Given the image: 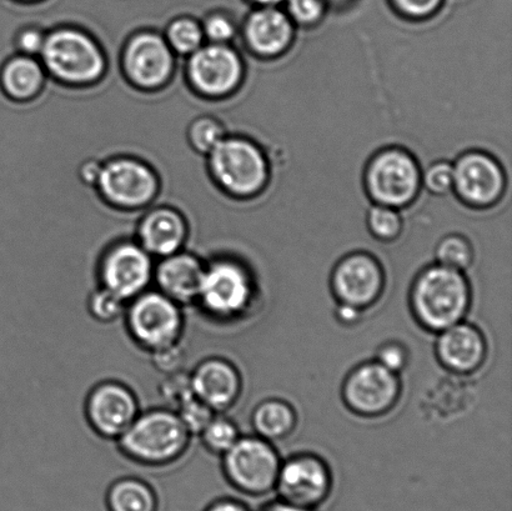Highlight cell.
Returning a JSON list of instances; mask_svg holds the SVG:
<instances>
[{
  "label": "cell",
  "instance_id": "1",
  "mask_svg": "<svg viewBox=\"0 0 512 511\" xmlns=\"http://www.w3.org/2000/svg\"><path fill=\"white\" fill-rule=\"evenodd\" d=\"M192 438L178 414L162 407L140 412L117 443L120 453L133 463L164 468L187 454Z\"/></svg>",
  "mask_w": 512,
  "mask_h": 511
},
{
  "label": "cell",
  "instance_id": "2",
  "mask_svg": "<svg viewBox=\"0 0 512 511\" xmlns=\"http://www.w3.org/2000/svg\"><path fill=\"white\" fill-rule=\"evenodd\" d=\"M410 302L416 320L429 332L440 333L465 319L470 284L463 272L436 264L415 279Z\"/></svg>",
  "mask_w": 512,
  "mask_h": 511
},
{
  "label": "cell",
  "instance_id": "3",
  "mask_svg": "<svg viewBox=\"0 0 512 511\" xmlns=\"http://www.w3.org/2000/svg\"><path fill=\"white\" fill-rule=\"evenodd\" d=\"M39 55L45 72L65 84L98 82L107 69L102 48L89 34L77 28L63 27L47 34Z\"/></svg>",
  "mask_w": 512,
  "mask_h": 511
},
{
  "label": "cell",
  "instance_id": "4",
  "mask_svg": "<svg viewBox=\"0 0 512 511\" xmlns=\"http://www.w3.org/2000/svg\"><path fill=\"white\" fill-rule=\"evenodd\" d=\"M124 320L130 339L149 354L183 342V307L155 288L130 300Z\"/></svg>",
  "mask_w": 512,
  "mask_h": 511
},
{
  "label": "cell",
  "instance_id": "5",
  "mask_svg": "<svg viewBox=\"0 0 512 511\" xmlns=\"http://www.w3.org/2000/svg\"><path fill=\"white\" fill-rule=\"evenodd\" d=\"M208 157L213 179L234 197H253L268 183V159L252 140L225 137Z\"/></svg>",
  "mask_w": 512,
  "mask_h": 511
},
{
  "label": "cell",
  "instance_id": "6",
  "mask_svg": "<svg viewBox=\"0 0 512 511\" xmlns=\"http://www.w3.org/2000/svg\"><path fill=\"white\" fill-rule=\"evenodd\" d=\"M252 275L242 263L230 258L205 263L197 304L209 317L229 320L240 317L253 300Z\"/></svg>",
  "mask_w": 512,
  "mask_h": 511
},
{
  "label": "cell",
  "instance_id": "7",
  "mask_svg": "<svg viewBox=\"0 0 512 511\" xmlns=\"http://www.w3.org/2000/svg\"><path fill=\"white\" fill-rule=\"evenodd\" d=\"M222 459L224 477L238 492L261 497L275 489L281 462L268 440L240 437Z\"/></svg>",
  "mask_w": 512,
  "mask_h": 511
},
{
  "label": "cell",
  "instance_id": "8",
  "mask_svg": "<svg viewBox=\"0 0 512 511\" xmlns=\"http://www.w3.org/2000/svg\"><path fill=\"white\" fill-rule=\"evenodd\" d=\"M365 184L376 204L399 209L418 195L421 172L413 155L403 149H385L369 163Z\"/></svg>",
  "mask_w": 512,
  "mask_h": 511
},
{
  "label": "cell",
  "instance_id": "9",
  "mask_svg": "<svg viewBox=\"0 0 512 511\" xmlns=\"http://www.w3.org/2000/svg\"><path fill=\"white\" fill-rule=\"evenodd\" d=\"M154 260L137 240H120L110 245L99 260V287L129 303L152 287Z\"/></svg>",
  "mask_w": 512,
  "mask_h": 511
},
{
  "label": "cell",
  "instance_id": "10",
  "mask_svg": "<svg viewBox=\"0 0 512 511\" xmlns=\"http://www.w3.org/2000/svg\"><path fill=\"white\" fill-rule=\"evenodd\" d=\"M95 187L114 207L139 209L157 197L159 180L142 160L120 157L100 164Z\"/></svg>",
  "mask_w": 512,
  "mask_h": 511
},
{
  "label": "cell",
  "instance_id": "11",
  "mask_svg": "<svg viewBox=\"0 0 512 511\" xmlns=\"http://www.w3.org/2000/svg\"><path fill=\"white\" fill-rule=\"evenodd\" d=\"M274 490L281 502L314 511L330 497L333 475L324 460L315 455H295L281 463Z\"/></svg>",
  "mask_w": 512,
  "mask_h": 511
},
{
  "label": "cell",
  "instance_id": "12",
  "mask_svg": "<svg viewBox=\"0 0 512 511\" xmlns=\"http://www.w3.org/2000/svg\"><path fill=\"white\" fill-rule=\"evenodd\" d=\"M187 77L204 97L222 98L242 84L243 60L229 44H203L189 55Z\"/></svg>",
  "mask_w": 512,
  "mask_h": 511
},
{
  "label": "cell",
  "instance_id": "13",
  "mask_svg": "<svg viewBox=\"0 0 512 511\" xmlns=\"http://www.w3.org/2000/svg\"><path fill=\"white\" fill-rule=\"evenodd\" d=\"M140 413L137 395L117 380H105L90 390L85 400V418L90 429L105 440H117Z\"/></svg>",
  "mask_w": 512,
  "mask_h": 511
},
{
  "label": "cell",
  "instance_id": "14",
  "mask_svg": "<svg viewBox=\"0 0 512 511\" xmlns=\"http://www.w3.org/2000/svg\"><path fill=\"white\" fill-rule=\"evenodd\" d=\"M398 374L378 362L359 365L346 378L343 398L351 412L363 417H379L394 408L400 397Z\"/></svg>",
  "mask_w": 512,
  "mask_h": 511
},
{
  "label": "cell",
  "instance_id": "15",
  "mask_svg": "<svg viewBox=\"0 0 512 511\" xmlns=\"http://www.w3.org/2000/svg\"><path fill=\"white\" fill-rule=\"evenodd\" d=\"M174 52L167 40L155 32H140L125 44L123 69L135 87L143 90L162 88L172 78Z\"/></svg>",
  "mask_w": 512,
  "mask_h": 511
},
{
  "label": "cell",
  "instance_id": "16",
  "mask_svg": "<svg viewBox=\"0 0 512 511\" xmlns=\"http://www.w3.org/2000/svg\"><path fill=\"white\" fill-rule=\"evenodd\" d=\"M331 289L340 304L361 310L371 307L384 289V273L378 260L369 254L355 253L336 265Z\"/></svg>",
  "mask_w": 512,
  "mask_h": 511
},
{
  "label": "cell",
  "instance_id": "17",
  "mask_svg": "<svg viewBox=\"0 0 512 511\" xmlns=\"http://www.w3.org/2000/svg\"><path fill=\"white\" fill-rule=\"evenodd\" d=\"M453 169V190L465 203L474 207H489L498 202L504 193V170L488 154H464L453 164Z\"/></svg>",
  "mask_w": 512,
  "mask_h": 511
},
{
  "label": "cell",
  "instance_id": "18",
  "mask_svg": "<svg viewBox=\"0 0 512 511\" xmlns=\"http://www.w3.org/2000/svg\"><path fill=\"white\" fill-rule=\"evenodd\" d=\"M189 375L195 398L217 414L232 408L242 394V375L227 359H204L195 365Z\"/></svg>",
  "mask_w": 512,
  "mask_h": 511
},
{
  "label": "cell",
  "instance_id": "19",
  "mask_svg": "<svg viewBox=\"0 0 512 511\" xmlns=\"http://www.w3.org/2000/svg\"><path fill=\"white\" fill-rule=\"evenodd\" d=\"M204 269L205 263L197 255L180 250L155 263L153 284L180 307H190L197 304Z\"/></svg>",
  "mask_w": 512,
  "mask_h": 511
},
{
  "label": "cell",
  "instance_id": "20",
  "mask_svg": "<svg viewBox=\"0 0 512 511\" xmlns=\"http://www.w3.org/2000/svg\"><path fill=\"white\" fill-rule=\"evenodd\" d=\"M245 43L259 57L283 54L293 43L294 23L279 7H258L245 20Z\"/></svg>",
  "mask_w": 512,
  "mask_h": 511
},
{
  "label": "cell",
  "instance_id": "21",
  "mask_svg": "<svg viewBox=\"0 0 512 511\" xmlns=\"http://www.w3.org/2000/svg\"><path fill=\"white\" fill-rule=\"evenodd\" d=\"M436 357L450 372L470 374L484 364L486 342L473 325L458 323L440 332L436 342Z\"/></svg>",
  "mask_w": 512,
  "mask_h": 511
},
{
  "label": "cell",
  "instance_id": "22",
  "mask_svg": "<svg viewBox=\"0 0 512 511\" xmlns=\"http://www.w3.org/2000/svg\"><path fill=\"white\" fill-rule=\"evenodd\" d=\"M137 237V242L154 259H162L183 250L188 238V224L178 210L155 208L140 220Z\"/></svg>",
  "mask_w": 512,
  "mask_h": 511
},
{
  "label": "cell",
  "instance_id": "23",
  "mask_svg": "<svg viewBox=\"0 0 512 511\" xmlns=\"http://www.w3.org/2000/svg\"><path fill=\"white\" fill-rule=\"evenodd\" d=\"M45 82V69L35 57L19 54L9 59L0 72V85L10 99L30 100L40 93Z\"/></svg>",
  "mask_w": 512,
  "mask_h": 511
},
{
  "label": "cell",
  "instance_id": "24",
  "mask_svg": "<svg viewBox=\"0 0 512 511\" xmlns=\"http://www.w3.org/2000/svg\"><path fill=\"white\" fill-rule=\"evenodd\" d=\"M252 422L259 438L276 442L293 433L296 414L291 405L283 400H265L254 410Z\"/></svg>",
  "mask_w": 512,
  "mask_h": 511
},
{
  "label": "cell",
  "instance_id": "25",
  "mask_svg": "<svg viewBox=\"0 0 512 511\" xmlns=\"http://www.w3.org/2000/svg\"><path fill=\"white\" fill-rule=\"evenodd\" d=\"M107 507L109 511H157V494L144 480L119 479L110 485Z\"/></svg>",
  "mask_w": 512,
  "mask_h": 511
},
{
  "label": "cell",
  "instance_id": "26",
  "mask_svg": "<svg viewBox=\"0 0 512 511\" xmlns=\"http://www.w3.org/2000/svg\"><path fill=\"white\" fill-rule=\"evenodd\" d=\"M165 40L174 53L193 54L204 44L202 22L192 17H179L169 23Z\"/></svg>",
  "mask_w": 512,
  "mask_h": 511
},
{
  "label": "cell",
  "instance_id": "27",
  "mask_svg": "<svg viewBox=\"0 0 512 511\" xmlns=\"http://www.w3.org/2000/svg\"><path fill=\"white\" fill-rule=\"evenodd\" d=\"M199 438L209 453L223 457L238 442L240 434L233 420L217 414L200 433Z\"/></svg>",
  "mask_w": 512,
  "mask_h": 511
},
{
  "label": "cell",
  "instance_id": "28",
  "mask_svg": "<svg viewBox=\"0 0 512 511\" xmlns=\"http://www.w3.org/2000/svg\"><path fill=\"white\" fill-rule=\"evenodd\" d=\"M436 259L443 267L465 272L474 260L473 245L461 235H449L436 247Z\"/></svg>",
  "mask_w": 512,
  "mask_h": 511
},
{
  "label": "cell",
  "instance_id": "29",
  "mask_svg": "<svg viewBox=\"0 0 512 511\" xmlns=\"http://www.w3.org/2000/svg\"><path fill=\"white\" fill-rule=\"evenodd\" d=\"M127 304L109 290L98 287L88 298V312L95 322L113 324L124 318Z\"/></svg>",
  "mask_w": 512,
  "mask_h": 511
},
{
  "label": "cell",
  "instance_id": "30",
  "mask_svg": "<svg viewBox=\"0 0 512 511\" xmlns=\"http://www.w3.org/2000/svg\"><path fill=\"white\" fill-rule=\"evenodd\" d=\"M225 138L222 123L212 117L193 120L188 130L192 148L202 154H209Z\"/></svg>",
  "mask_w": 512,
  "mask_h": 511
},
{
  "label": "cell",
  "instance_id": "31",
  "mask_svg": "<svg viewBox=\"0 0 512 511\" xmlns=\"http://www.w3.org/2000/svg\"><path fill=\"white\" fill-rule=\"evenodd\" d=\"M368 227L376 239L391 242L401 234L403 219L398 209L376 204L369 210Z\"/></svg>",
  "mask_w": 512,
  "mask_h": 511
},
{
  "label": "cell",
  "instance_id": "32",
  "mask_svg": "<svg viewBox=\"0 0 512 511\" xmlns=\"http://www.w3.org/2000/svg\"><path fill=\"white\" fill-rule=\"evenodd\" d=\"M159 394L165 403L164 407L172 409L174 412H177L189 399L195 397L187 370L164 375L163 382L160 383Z\"/></svg>",
  "mask_w": 512,
  "mask_h": 511
},
{
  "label": "cell",
  "instance_id": "33",
  "mask_svg": "<svg viewBox=\"0 0 512 511\" xmlns=\"http://www.w3.org/2000/svg\"><path fill=\"white\" fill-rule=\"evenodd\" d=\"M178 417L182 420L184 427L192 437H199L205 427L212 422L217 415L207 404L200 402L198 398L193 397L187 403L183 404L177 412Z\"/></svg>",
  "mask_w": 512,
  "mask_h": 511
},
{
  "label": "cell",
  "instance_id": "34",
  "mask_svg": "<svg viewBox=\"0 0 512 511\" xmlns=\"http://www.w3.org/2000/svg\"><path fill=\"white\" fill-rule=\"evenodd\" d=\"M285 5L294 24L310 27L324 18L329 4L326 0H285Z\"/></svg>",
  "mask_w": 512,
  "mask_h": 511
},
{
  "label": "cell",
  "instance_id": "35",
  "mask_svg": "<svg viewBox=\"0 0 512 511\" xmlns=\"http://www.w3.org/2000/svg\"><path fill=\"white\" fill-rule=\"evenodd\" d=\"M204 38L209 43L229 44L238 33L237 23L230 15L215 12L209 14L202 22Z\"/></svg>",
  "mask_w": 512,
  "mask_h": 511
},
{
  "label": "cell",
  "instance_id": "36",
  "mask_svg": "<svg viewBox=\"0 0 512 511\" xmlns=\"http://www.w3.org/2000/svg\"><path fill=\"white\" fill-rule=\"evenodd\" d=\"M421 184L429 190L430 193L436 195H444L453 190L454 169L453 164L448 162H438L430 165L421 174Z\"/></svg>",
  "mask_w": 512,
  "mask_h": 511
},
{
  "label": "cell",
  "instance_id": "37",
  "mask_svg": "<svg viewBox=\"0 0 512 511\" xmlns=\"http://www.w3.org/2000/svg\"><path fill=\"white\" fill-rule=\"evenodd\" d=\"M154 368L159 373L169 375L182 372L187 364V350L183 347V342L172 345L150 354Z\"/></svg>",
  "mask_w": 512,
  "mask_h": 511
},
{
  "label": "cell",
  "instance_id": "38",
  "mask_svg": "<svg viewBox=\"0 0 512 511\" xmlns=\"http://www.w3.org/2000/svg\"><path fill=\"white\" fill-rule=\"evenodd\" d=\"M390 2L404 17L424 19L438 12L444 0H390Z\"/></svg>",
  "mask_w": 512,
  "mask_h": 511
},
{
  "label": "cell",
  "instance_id": "39",
  "mask_svg": "<svg viewBox=\"0 0 512 511\" xmlns=\"http://www.w3.org/2000/svg\"><path fill=\"white\" fill-rule=\"evenodd\" d=\"M376 362L383 365L384 368L398 374L408 364V352L398 343L385 344L381 347L378 353V360Z\"/></svg>",
  "mask_w": 512,
  "mask_h": 511
},
{
  "label": "cell",
  "instance_id": "40",
  "mask_svg": "<svg viewBox=\"0 0 512 511\" xmlns=\"http://www.w3.org/2000/svg\"><path fill=\"white\" fill-rule=\"evenodd\" d=\"M45 37H47V34H44L42 29L24 28L18 33L15 45H17L20 54L37 57L42 52Z\"/></svg>",
  "mask_w": 512,
  "mask_h": 511
},
{
  "label": "cell",
  "instance_id": "41",
  "mask_svg": "<svg viewBox=\"0 0 512 511\" xmlns=\"http://www.w3.org/2000/svg\"><path fill=\"white\" fill-rule=\"evenodd\" d=\"M205 511H252L247 505L235 499H220L210 504Z\"/></svg>",
  "mask_w": 512,
  "mask_h": 511
},
{
  "label": "cell",
  "instance_id": "42",
  "mask_svg": "<svg viewBox=\"0 0 512 511\" xmlns=\"http://www.w3.org/2000/svg\"><path fill=\"white\" fill-rule=\"evenodd\" d=\"M336 317L343 324H355L359 322L361 317V310L351 307L348 304H340L338 310H336Z\"/></svg>",
  "mask_w": 512,
  "mask_h": 511
},
{
  "label": "cell",
  "instance_id": "43",
  "mask_svg": "<svg viewBox=\"0 0 512 511\" xmlns=\"http://www.w3.org/2000/svg\"><path fill=\"white\" fill-rule=\"evenodd\" d=\"M100 169V163L97 162H90L87 165H85L83 169V178L85 182H90L93 185H95V182H97V177Z\"/></svg>",
  "mask_w": 512,
  "mask_h": 511
},
{
  "label": "cell",
  "instance_id": "44",
  "mask_svg": "<svg viewBox=\"0 0 512 511\" xmlns=\"http://www.w3.org/2000/svg\"><path fill=\"white\" fill-rule=\"evenodd\" d=\"M261 511H310L305 509H300L293 507V505L286 504L284 502H275L273 504L266 505V507Z\"/></svg>",
  "mask_w": 512,
  "mask_h": 511
},
{
  "label": "cell",
  "instance_id": "45",
  "mask_svg": "<svg viewBox=\"0 0 512 511\" xmlns=\"http://www.w3.org/2000/svg\"><path fill=\"white\" fill-rule=\"evenodd\" d=\"M258 7H278L279 4L285 3V0H250Z\"/></svg>",
  "mask_w": 512,
  "mask_h": 511
},
{
  "label": "cell",
  "instance_id": "46",
  "mask_svg": "<svg viewBox=\"0 0 512 511\" xmlns=\"http://www.w3.org/2000/svg\"><path fill=\"white\" fill-rule=\"evenodd\" d=\"M346 2H350V0H326V3H333V4H344Z\"/></svg>",
  "mask_w": 512,
  "mask_h": 511
},
{
  "label": "cell",
  "instance_id": "47",
  "mask_svg": "<svg viewBox=\"0 0 512 511\" xmlns=\"http://www.w3.org/2000/svg\"><path fill=\"white\" fill-rule=\"evenodd\" d=\"M17 2H22V3H35V2H40V0H17Z\"/></svg>",
  "mask_w": 512,
  "mask_h": 511
}]
</instances>
